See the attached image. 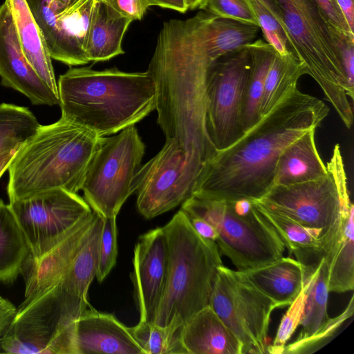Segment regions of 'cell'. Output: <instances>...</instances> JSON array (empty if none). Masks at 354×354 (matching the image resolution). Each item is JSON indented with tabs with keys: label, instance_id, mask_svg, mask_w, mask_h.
Segmentation results:
<instances>
[{
	"label": "cell",
	"instance_id": "1",
	"mask_svg": "<svg viewBox=\"0 0 354 354\" xmlns=\"http://www.w3.org/2000/svg\"><path fill=\"white\" fill-rule=\"evenodd\" d=\"M259 30L203 10L163 24L147 71L156 85L157 122L166 138L192 144L207 138L209 71L223 55L254 41Z\"/></svg>",
	"mask_w": 354,
	"mask_h": 354
},
{
	"label": "cell",
	"instance_id": "2",
	"mask_svg": "<svg viewBox=\"0 0 354 354\" xmlns=\"http://www.w3.org/2000/svg\"><path fill=\"white\" fill-rule=\"evenodd\" d=\"M328 113L323 101L296 88L236 141L204 162L193 195L225 201L260 200L274 186L282 152L320 127Z\"/></svg>",
	"mask_w": 354,
	"mask_h": 354
},
{
	"label": "cell",
	"instance_id": "3",
	"mask_svg": "<svg viewBox=\"0 0 354 354\" xmlns=\"http://www.w3.org/2000/svg\"><path fill=\"white\" fill-rule=\"evenodd\" d=\"M57 88L61 117L101 137L135 125L156 109V85L148 71L70 68Z\"/></svg>",
	"mask_w": 354,
	"mask_h": 354
},
{
	"label": "cell",
	"instance_id": "4",
	"mask_svg": "<svg viewBox=\"0 0 354 354\" xmlns=\"http://www.w3.org/2000/svg\"><path fill=\"white\" fill-rule=\"evenodd\" d=\"M100 138L62 117L40 125L8 165L9 201L56 189L77 193Z\"/></svg>",
	"mask_w": 354,
	"mask_h": 354
},
{
	"label": "cell",
	"instance_id": "5",
	"mask_svg": "<svg viewBox=\"0 0 354 354\" xmlns=\"http://www.w3.org/2000/svg\"><path fill=\"white\" fill-rule=\"evenodd\" d=\"M162 229L168 249V274L153 323L180 329L209 305L223 263L216 243L198 234L180 209Z\"/></svg>",
	"mask_w": 354,
	"mask_h": 354
},
{
	"label": "cell",
	"instance_id": "6",
	"mask_svg": "<svg viewBox=\"0 0 354 354\" xmlns=\"http://www.w3.org/2000/svg\"><path fill=\"white\" fill-rule=\"evenodd\" d=\"M290 51L322 88L347 129L353 119L339 44L315 0H269Z\"/></svg>",
	"mask_w": 354,
	"mask_h": 354
},
{
	"label": "cell",
	"instance_id": "7",
	"mask_svg": "<svg viewBox=\"0 0 354 354\" xmlns=\"http://www.w3.org/2000/svg\"><path fill=\"white\" fill-rule=\"evenodd\" d=\"M180 209L203 218L214 227L220 252L239 271L257 268L283 257V241L254 201L250 212L239 214L230 201L193 195L181 205Z\"/></svg>",
	"mask_w": 354,
	"mask_h": 354
},
{
	"label": "cell",
	"instance_id": "8",
	"mask_svg": "<svg viewBox=\"0 0 354 354\" xmlns=\"http://www.w3.org/2000/svg\"><path fill=\"white\" fill-rule=\"evenodd\" d=\"M145 151L135 125L115 136L100 138L81 187L93 211L103 218L117 216L133 194V180Z\"/></svg>",
	"mask_w": 354,
	"mask_h": 354
},
{
	"label": "cell",
	"instance_id": "9",
	"mask_svg": "<svg viewBox=\"0 0 354 354\" xmlns=\"http://www.w3.org/2000/svg\"><path fill=\"white\" fill-rule=\"evenodd\" d=\"M102 225L98 215L88 240L72 263L54 281L24 297L17 317L53 330L76 322L89 306L88 291L96 276Z\"/></svg>",
	"mask_w": 354,
	"mask_h": 354
},
{
	"label": "cell",
	"instance_id": "10",
	"mask_svg": "<svg viewBox=\"0 0 354 354\" xmlns=\"http://www.w3.org/2000/svg\"><path fill=\"white\" fill-rule=\"evenodd\" d=\"M326 165V176L289 185H274L255 201L306 227L324 230L333 227L340 220L342 201L350 198L339 144L335 145Z\"/></svg>",
	"mask_w": 354,
	"mask_h": 354
},
{
	"label": "cell",
	"instance_id": "11",
	"mask_svg": "<svg viewBox=\"0 0 354 354\" xmlns=\"http://www.w3.org/2000/svg\"><path fill=\"white\" fill-rule=\"evenodd\" d=\"M243 346V354L267 353L270 316L277 304L246 276L218 267L209 305Z\"/></svg>",
	"mask_w": 354,
	"mask_h": 354
},
{
	"label": "cell",
	"instance_id": "12",
	"mask_svg": "<svg viewBox=\"0 0 354 354\" xmlns=\"http://www.w3.org/2000/svg\"><path fill=\"white\" fill-rule=\"evenodd\" d=\"M203 164L190 158L172 139L142 165L133 180L139 213L149 219L182 205L193 196Z\"/></svg>",
	"mask_w": 354,
	"mask_h": 354
},
{
	"label": "cell",
	"instance_id": "13",
	"mask_svg": "<svg viewBox=\"0 0 354 354\" xmlns=\"http://www.w3.org/2000/svg\"><path fill=\"white\" fill-rule=\"evenodd\" d=\"M250 62V52L245 45L223 55L209 71L205 125L217 151L230 145L244 132L242 107Z\"/></svg>",
	"mask_w": 354,
	"mask_h": 354
},
{
	"label": "cell",
	"instance_id": "14",
	"mask_svg": "<svg viewBox=\"0 0 354 354\" xmlns=\"http://www.w3.org/2000/svg\"><path fill=\"white\" fill-rule=\"evenodd\" d=\"M30 249L38 257L61 241L92 212L77 193L56 189L10 201Z\"/></svg>",
	"mask_w": 354,
	"mask_h": 354
},
{
	"label": "cell",
	"instance_id": "15",
	"mask_svg": "<svg viewBox=\"0 0 354 354\" xmlns=\"http://www.w3.org/2000/svg\"><path fill=\"white\" fill-rule=\"evenodd\" d=\"M131 278L140 322H154L167 279L168 249L162 227L141 235L133 250Z\"/></svg>",
	"mask_w": 354,
	"mask_h": 354
},
{
	"label": "cell",
	"instance_id": "16",
	"mask_svg": "<svg viewBox=\"0 0 354 354\" xmlns=\"http://www.w3.org/2000/svg\"><path fill=\"white\" fill-rule=\"evenodd\" d=\"M0 77L1 85L21 93L32 104H59V95L40 79L26 60L5 2L0 6Z\"/></svg>",
	"mask_w": 354,
	"mask_h": 354
},
{
	"label": "cell",
	"instance_id": "17",
	"mask_svg": "<svg viewBox=\"0 0 354 354\" xmlns=\"http://www.w3.org/2000/svg\"><path fill=\"white\" fill-rule=\"evenodd\" d=\"M254 202L260 213L275 230L285 247L303 266L306 279L328 253L337 235L340 220L328 230L308 227L257 201Z\"/></svg>",
	"mask_w": 354,
	"mask_h": 354
},
{
	"label": "cell",
	"instance_id": "18",
	"mask_svg": "<svg viewBox=\"0 0 354 354\" xmlns=\"http://www.w3.org/2000/svg\"><path fill=\"white\" fill-rule=\"evenodd\" d=\"M76 354H145L130 328L113 315L86 309L77 319Z\"/></svg>",
	"mask_w": 354,
	"mask_h": 354
},
{
	"label": "cell",
	"instance_id": "19",
	"mask_svg": "<svg viewBox=\"0 0 354 354\" xmlns=\"http://www.w3.org/2000/svg\"><path fill=\"white\" fill-rule=\"evenodd\" d=\"M180 337L187 354H243L241 342L209 306L183 326Z\"/></svg>",
	"mask_w": 354,
	"mask_h": 354
},
{
	"label": "cell",
	"instance_id": "20",
	"mask_svg": "<svg viewBox=\"0 0 354 354\" xmlns=\"http://www.w3.org/2000/svg\"><path fill=\"white\" fill-rule=\"evenodd\" d=\"M5 3L12 14L26 60L40 79L59 95L52 58L26 0H6Z\"/></svg>",
	"mask_w": 354,
	"mask_h": 354
},
{
	"label": "cell",
	"instance_id": "21",
	"mask_svg": "<svg viewBox=\"0 0 354 354\" xmlns=\"http://www.w3.org/2000/svg\"><path fill=\"white\" fill-rule=\"evenodd\" d=\"M131 22L110 6L95 0L85 43L88 61L103 62L123 54L122 39Z\"/></svg>",
	"mask_w": 354,
	"mask_h": 354
},
{
	"label": "cell",
	"instance_id": "22",
	"mask_svg": "<svg viewBox=\"0 0 354 354\" xmlns=\"http://www.w3.org/2000/svg\"><path fill=\"white\" fill-rule=\"evenodd\" d=\"M315 131L306 132L280 155L276 165L274 186L315 180L328 174L326 165L316 147Z\"/></svg>",
	"mask_w": 354,
	"mask_h": 354
},
{
	"label": "cell",
	"instance_id": "23",
	"mask_svg": "<svg viewBox=\"0 0 354 354\" xmlns=\"http://www.w3.org/2000/svg\"><path fill=\"white\" fill-rule=\"evenodd\" d=\"M243 272L278 308L289 306L302 290L305 281L303 266L290 257H282Z\"/></svg>",
	"mask_w": 354,
	"mask_h": 354
},
{
	"label": "cell",
	"instance_id": "24",
	"mask_svg": "<svg viewBox=\"0 0 354 354\" xmlns=\"http://www.w3.org/2000/svg\"><path fill=\"white\" fill-rule=\"evenodd\" d=\"M354 207H342L339 229L324 258L328 267L329 292L342 293L354 288Z\"/></svg>",
	"mask_w": 354,
	"mask_h": 354
},
{
	"label": "cell",
	"instance_id": "25",
	"mask_svg": "<svg viewBox=\"0 0 354 354\" xmlns=\"http://www.w3.org/2000/svg\"><path fill=\"white\" fill-rule=\"evenodd\" d=\"M30 254L28 242L12 209L0 199V281L13 282Z\"/></svg>",
	"mask_w": 354,
	"mask_h": 354
},
{
	"label": "cell",
	"instance_id": "26",
	"mask_svg": "<svg viewBox=\"0 0 354 354\" xmlns=\"http://www.w3.org/2000/svg\"><path fill=\"white\" fill-rule=\"evenodd\" d=\"M250 55V68L247 79L243 107V131L248 130L261 118L260 105L266 75L276 50L261 39L246 44Z\"/></svg>",
	"mask_w": 354,
	"mask_h": 354
},
{
	"label": "cell",
	"instance_id": "27",
	"mask_svg": "<svg viewBox=\"0 0 354 354\" xmlns=\"http://www.w3.org/2000/svg\"><path fill=\"white\" fill-rule=\"evenodd\" d=\"M303 75H306L304 67L293 53L280 55L276 51L266 77L261 117L297 88V82Z\"/></svg>",
	"mask_w": 354,
	"mask_h": 354
},
{
	"label": "cell",
	"instance_id": "28",
	"mask_svg": "<svg viewBox=\"0 0 354 354\" xmlns=\"http://www.w3.org/2000/svg\"><path fill=\"white\" fill-rule=\"evenodd\" d=\"M305 301L297 337L314 334L330 319L327 306L328 299V267L323 259L315 270L304 281Z\"/></svg>",
	"mask_w": 354,
	"mask_h": 354
},
{
	"label": "cell",
	"instance_id": "29",
	"mask_svg": "<svg viewBox=\"0 0 354 354\" xmlns=\"http://www.w3.org/2000/svg\"><path fill=\"white\" fill-rule=\"evenodd\" d=\"M35 115L26 107L0 104V153L18 150L40 127Z\"/></svg>",
	"mask_w": 354,
	"mask_h": 354
},
{
	"label": "cell",
	"instance_id": "30",
	"mask_svg": "<svg viewBox=\"0 0 354 354\" xmlns=\"http://www.w3.org/2000/svg\"><path fill=\"white\" fill-rule=\"evenodd\" d=\"M145 354H187L181 342V329L140 322L129 327Z\"/></svg>",
	"mask_w": 354,
	"mask_h": 354
},
{
	"label": "cell",
	"instance_id": "31",
	"mask_svg": "<svg viewBox=\"0 0 354 354\" xmlns=\"http://www.w3.org/2000/svg\"><path fill=\"white\" fill-rule=\"evenodd\" d=\"M353 295L344 310L339 315L330 318L328 322L314 334L306 337H297L294 342L286 344L282 353H312L324 346L337 333L343 323L353 315Z\"/></svg>",
	"mask_w": 354,
	"mask_h": 354
},
{
	"label": "cell",
	"instance_id": "32",
	"mask_svg": "<svg viewBox=\"0 0 354 354\" xmlns=\"http://www.w3.org/2000/svg\"><path fill=\"white\" fill-rule=\"evenodd\" d=\"M97 255L96 276L102 282L115 266L118 256L116 217L103 218Z\"/></svg>",
	"mask_w": 354,
	"mask_h": 354
},
{
	"label": "cell",
	"instance_id": "33",
	"mask_svg": "<svg viewBox=\"0 0 354 354\" xmlns=\"http://www.w3.org/2000/svg\"><path fill=\"white\" fill-rule=\"evenodd\" d=\"M198 9L219 18L259 28L247 0H202Z\"/></svg>",
	"mask_w": 354,
	"mask_h": 354
},
{
	"label": "cell",
	"instance_id": "34",
	"mask_svg": "<svg viewBox=\"0 0 354 354\" xmlns=\"http://www.w3.org/2000/svg\"><path fill=\"white\" fill-rule=\"evenodd\" d=\"M256 16L265 41L280 55L290 53L286 35L275 18L259 0H247Z\"/></svg>",
	"mask_w": 354,
	"mask_h": 354
},
{
	"label": "cell",
	"instance_id": "35",
	"mask_svg": "<svg viewBox=\"0 0 354 354\" xmlns=\"http://www.w3.org/2000/svg\"><path fill=\"white\" fill-rule=\"evenodd\" d=\"M305 301L304 285L283 315L272 344L267 347V353L281 354L292 334L299 326Z\"/></svg>",
	"mask_w": 354,
	"mask_h": 354
},
{
	"label": "cell",
	"instance_id": "36",
	"mask_svg": "<svg viewBox=\"0 0 354 354\" xmlns=\"http://www.w3.org/2000/svg\"><path fill=\"white\" fill-rule=\"evenodd\" d=\"M322 15L329 26L332 35L340 44L347 40L354 41V33L342 12L336 0H315Z\"/></svg>",
	"mask_w": 354,
	"mask_h": 354
},
{
	"label": "cell",
	"instance_id": "37",
	"mask_svg": "<svg viewBox=\"0 0 354 354\" xmlns=\"http://www.w3.org/2000/svg\"><path fill=\"white\" fill-rule=\"evenodd\" d=\"M79 1L26 0L35 19L39 24L48 22Z\"/></svg>",
	"mask_w": 354,
	"mask_h": 354
},
{
	"label": "cell",
	"instance_id": "38",
	"mask_svg": "<svg viewBox=\"0 0 354 354\" xmlns=\"http://www.w3.org/2000/svg\"><path fill=\"white\" fill-rule=\"evenodd\" d=\"M115 10L132 21L140 20L150 4L147 0H96Z\"/></svg>",
	"mask_w": 354,
	"mask_h": 354
},
{
	"label": "cell",
	"instance_id": "39",
	"mask_svg": "<svg viewBox=\"0 0 354 354\" xmlns=\"http://www.w3.org/2000/svg\"><path fill=\"white\" fill-rule=\"evenodd\" d=\"M340 50L348 87V97L353 102L354 96V41L344 42L340 46Z\"/></svg>",
	"mask_w": 354,
	"mask_h": 354
},
{
	"label": "cell",
	"instance_id": "40",
	"mask_svg": "<svg viewBox=\"0 0 354 354\" xmlns=\"http://www.w3.org/2000/svg\"><path fill=\"white\" fill-rule=\"evenodd\" d=\"M181 211L184 213L189 223L198 234H199L203 239L214 242L216 241L218 237V234L212 224H210L203 218L192 214L189 212H187L183 210Z\"/></svg>",
	"mask_w": 354,
	"mask_h": 354
},
{
	"label": "cell",
	"instance_id": "41",
	"mask_svg": "<svg viewBox=\"0 0 354 354\" xmlns=\"http://www.w3.org/2000/svg\"><path fill=\"white\" fill-rule=\"evenodd\" d=\"M17 308L8 299L0 295V341L13 322Z\"/></svg>",
	"mask_w": 354,
	"mask_h": 354
},
{
	"label": "cell",
	"instance_id": "42",
	"mask_svg": "<svg viewBox=\"0 0 354 354\" xmlns=\"http://www.w3.org/2000/svg\"><path fill=\"white\" fill-rule=\"evenodd\" d=\"M151 6H157L165 8L171 9L180 13H185L187 10L185 0H147Z\"/></svg>",
	"mask_w": 354,
	"mask_h": 354
},
{
	"label": "cell",
	"instance_id": "43",
	"mask_svg": "<svg viewBox=\"0 0 354 354\" xmlns=\"http://www.w3.org/2000/svg\"><path fill=\"white\" fill-rule=\"evenodd\" d=\"M343 13L350 30L354 33V2L353 0H336Z\"/></svg>",
	"mask_w": 354,
	"mask_h": 354
},
{
	"label": "cell",
	"instance_id": "44",
	"mask_svg": "<svg viewBox=\"0 0 354 354\" xmlns=\"http://www.w3.org/2000/svg\"><path fill=\"white\" fill-rule=\"evenodd\" d=\"M188 9L198 8L202 0H185Z\"/></svg>",
	"mask_w": 354,
	"mask_h": 354
},
{
	"label": "cell",
	"instance_id": "45",
	"mask_svg": "<svg viewBox=\"0 0 354 354\" xmlns=\"http://www.w3.org/2000/svg\"><path fill=\"white\" fill-rule=\"evenodd\" d=\"M17 150H12L0 153V164L5 160L13 157Z\"/></svg>",
	"mask_w": 354,
	"mask_h": 354
},
{
	"label": "cell",
	"instance_id": "46",
	"mask_svg": "<svg viewBox=\"0 0 354 354\" xmlns=\"http://www.w3.org/2000/svg\"><path fill=\"white\" fill-rule=\"evenodd\" d=\"M272 14V15L274 17V12L272 8L270 3L269 0H259Z\"/></svg>",
	"mask_w": 354,
	"mask_h": 354
}]
</instances>
